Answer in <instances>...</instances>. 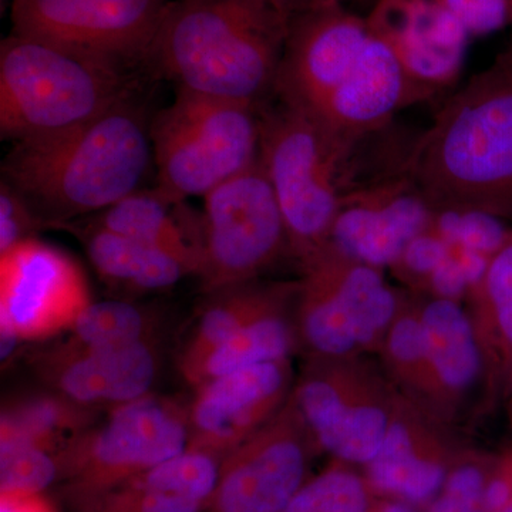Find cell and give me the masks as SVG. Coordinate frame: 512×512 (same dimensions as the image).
Segmentation results:
<instances>
[{
  "label": "cell",
  "instance_id": "cell-1",
  "mask_svg": "<svg viewBox=\"0 0 512 512\" xmlns=\"http://www.w3.org/2000/svg\"><path fill=\"white\" fill-rule=\"evenodd\" d=\"M404 173L439 210L512 225V60L501 53L446 101L410 146Z\"/></svg>",
  "mask_w": 512,
  "mask_h": 512
},
{
  "label": "cell",
  "instance_id": "cell-2",
  "mask_svg": "<svg viewBox=\"0 0 512 512\" xmlns=\"http://www.w3.org/2000/svg\"><path fill=\"white\" fill-rule=\"evenodd\" d=\"M293 19L281 0H171L148 60L178 89L264 104Z\"/></svg>",
  "mask_w": 512,
  "mask_h": 512
},
{
  "label": "cell",
  "instance_id": "cell-3",
  "mask_svg": "<svg viewBox=\"0 0 512 512\" xmlns=\"http://www.w3.org/2000/svg\"><path fill=\"white\" fill-rule=\"evenodd\" d=\"M151 161V126L130 99L66 133L13 143L2 173L43 224H60L140 190Z\"/></svg>",
  "mask_w": 512,
  "mask_h": 512
},
{
  "label": "cell",
  "instance_id": "cell-4",
  "mask_svg": "<svg viewBox=\"0 0 512 512\" xmlns=\"http://www.w3.org/2000/svg\"><path fill=\"white\" fill-rule=\"evenodd\" d=\"M124 66L12 32L0 46V134L43 140L96 120L131 99Z\"/></svg>",
  "mask_w": 512,
  "mask_h": 512
},
{
  "label": "cell",
  "instance_id": "cell-5",
  "mask_svg": "<svg viewBox=\"0 0 512 512\" xmlns=\"http://www.w3.org/2000/svg\"><path fill=\"white\" fill-rule=\"evenodd\" d=\"M357 141L282 101L262 104L258 160L284 217L288 251L299 265L328 244L340 201L355 190Z\"/></svg>",
  "mask_w": 512,
  "mask_h": 512
},
{
  "label": "cell",
  "instance_id": "cell-6",
  "mask_svg": "<svg viewBox=\"0 0 512 512\" xmlns=\"http://www.w3.org/2000/svg\"><path fill=\"white\" fill-rule=\"evenodd\" d=\"M262 104L178 89L151 124L154 190L170 204L204 198L254 165L261 144Z\"/></svg>",
  "mask_w": 512,
  "mask_h": 512
},
{
  "label": "cell",
  "instance_id": "cell-7",
  "mask_svg": "<svg viewBox=\"0 0 512 512\" xmlns=\"http://www.w3.org/2000/svg\"><path fill=\"white\" fill-rule=\"evenodd\" d=\"M301 269L295 325L299 346L309 359H349L379 352L404 299L383 271L330 244Z\"/></svg>",
  "mask_w": 512,
  "mask_h": 512
},
{
  "label": "cell",
  "instance_id": "cell-8",
  "mask_svg": "<svg viewBox=\"0 0 512 512\" xmlns=\"http://www.w3.org/2000/svg\"><path fill=\"white\" fill-rule=\"evenodd\" d=\"M188 407L148 393L113 407L106 420L70 437L57 451L60 494L67 507L184 453Z\"/></svg>",
  "mask_w": 512,
  "mask_h": 512
},
{
  "label": "cell",
  "instance_id": "cell-9",
  "mask_svg": "<svg viewBox=\"0 0 512 512\" xmlns=\"http://www.w3.org/2000/svg\"><path fill=\"white\" fill-rule=\"evenodd\" d=\"M292 394L319 451L365 467L383 446L400 390L362 356L309 359Z\"/></svg>",
  "mask_w": 512,
  "mask_h": 512
},
{
  "label": "cell",
  "instance_id": "cell-10",
  "mask_svg": "<svg viewBox=\"0 0 512 512\" xmlns=\"http://www.w3.org/2000/svg\"><path fill=\"white\" fill-rule=\"evenodd\" d=\"M201 286L215 293L256 281L282 252L288 237L281 208L259 160L204 198Z\"/></svg>",
  "mask_w": 512,
  "mask_h": 512
},
{
  "label": "cell",
  "instance_id": "cell-11",
  "mask_svg": "<svg viewBox=\"0 0 512 512\" xmlns=\"http://www.w3.org/2000/svg\"><path fill=\"white\" fill-rule=\"evenodd\" d=\"M319 451L298 404L285 406L222 458L214 490L200 512H282L308 480Z\"/></svg>",
  "mask_w": 512,
  "mask_h": 512
},
{
  "label": "cell",
  "instance_id": "cell-12",
  "mask_svg": "<svg viewBox=\"0 0 512 512\" xmlns=\"http://www.w3.org/2000/svg\"><path fill=\"white\" fill-rule=\"evenodd\" d=\"M171 0H13V32L121 66L150 59Z\"/></svg>",
  "mask_w": 512,
  "mask_h": 512
},
{
  "label": "cell",
  "instance_id": "cell-13",
  "mask_svg": "<svg viewBox=\"0 0 512 512\" xmlns=\"http://www.w3.org/2000/svg\"><path fill=\"white\" fill-rule=\"evenodd\" d=\"M90 302L82 272L63 252L30 238L0 254L2 339L52 338Z\"/></svg>",
  "mask_w": 512,
  "mask_h": 512
},
{
  "label": "cell",
  "instance_id": "cell-14",
  "mask_svg": "<svg viewBox=\"0 0 512 512\" xmlns=\"http://www.w3.org/2000/svg\"><path fill=\"white\" fill-rule=\"evenodd\" d=\"M417 299L426 348L420 407L454 429L464 410L487 403L498 390L466 306L433 296Z\"/></svg>",
  "mask_w": 512,
  "mask_h": 512
},
{
  "label": "cell",
  "instance_id": "cell-15",
  "mask_svg": "<svg viewBox=\"0 0 512 512\" xmlns=\"http://www.w3.org/2000/svg\"><path fill=\"white\" fill-rule=\"evenodd\" d=\"M370 37L369 23L345 6L293 19L275 96L315 116L352 72Z\"/></svg>",
  "mask_w": 512,
  "mask_h": 512
},
{
  "label": "cell",
  "instance_id": "cell-16",
  "mask_svg": "<svg viewBox=\"0 0 512 512\" xmlns=\"http://www.w3.org/2000/svg\"><path fill=\"white\" fill-rule=\"evenodd\" d=\"M436 208L406 173L348 192L340 201L328 244L384 271L429 231Z\"/></svg>",
  "mask_w": 512,
  "mask_h": 512
},
{
  "label": "cell",
  "instance_id": "cell-17",
  "mask_svg": "<svg viewBox=\"0 0 512 512\" xmlns=\"http://www.w3.org/2000/svg\"><path fill=\"white\" fill-rule=\"evenodd\" d=\"M466 451L453 429L400 392L383 446L362 473L376 497L427 507Z\"/></svg>",
  "mask_w": 512,
  "mask_h": 512
},
{
  "label": "cell",
  "instance_id": "cell-18",
  "mask_svg": "<svg viewBox=\"0 0 512 512\" xmlns=\"http://www.w3.org/2000/svg\"><path fill=\"white\" fill-rule=\"evenodd\" d=\"M293 386L291 359L245 367L204 384L188 407V448L224 458L285 406Z\"/></svg>",
  "mask_w": 512,
  "mask_h": 512
},
{
  "label": "cell",
  "instance_id": "cell-19",
  "mask_svg": "<svg viewBox=\"0 0 512 512\" xmlns=\"http://www.w3.org/2000/svg\"><path fill=\"white\" fill-rule=\"evenodd\" d=\"M366 20L392 49L421 100L460 76L470 35L436 0H376Z\"/></svg>",
  "mask_w": 512,
  "mask_h": 512
},
{
  "label": "cell",
  "instance_id": "cell-20",
  "mask_svg": "<svg viewBox=\"0 0 512 512\" xmlns=\"http://www.w3.org/2000/svg\"><path fill=\"white\" fill-rule=\"evenodd\" d=\"M35 365L64 399L87 409H113L150 393L158 373V353L153 339L106 348L64 340L37 356Z\"/></svg>",
  "mask_w": 512,
  "mask_h": 512
},
{
  "label": "cell",
  "instance_id": "cell-21",
  "mask_svg": "<svg viewBox=\"0 0 512 512\" xmlns=\"http://www.w3.org/2000/svg\"><path fill=\"white\" fill-rule=\"evenodd\" d=\"M420 101L392 49L370 30L352 72L312 117L339 137L356 141L389 127L397 111Z\"/></svg>",
  "mask_w": 512,
  "mask_h": 512
},
{
  "label": "cell",
  "instance_id": "cell-22",
  "mask_svg": "<svg viewBox=\"0 0 512 512\" xmlns=\"http://www.w3.org/2000/svg\"><path fill=\"white\" fill-rule=\"evenodd\" d=\"M222 458L187 450L116 487L69 508L70 512H200L214 490Z\"/></svg>",
  "mask_w": 512,
  "mask_h": 512
},
{
  "label": "cell",
  "instance_id": "cell-23",
  "mask_svg": "<svg viewBox=\"0 0 512 512\" xmlns=\"http://www.w3.org/2000/svg\"><path fill=\"white\" fill-rule=\"evenodd\" d=\"M299 282L252 281L211 293L212 299L181 353V375L256 320L295 306Z\"/></svg>",
  "mask_w": 512,
  "mask_h": 512
},
{
  "label": "cell",
  "instance_id": "cell-24",
  "mask_svg": "<svg viewBox=\"0 0 512 512\" xmlns=\"http://www.w3.org/2000/svg\"><path fill=\"white\" fill-rule=\"evenodd\" d=\"M498 394L512 377V239L491 259L466 299Z\"/></svg>",
  "mask_w": 512,
  "mask_h": 512
},
{
  "label": "cell",
  "instance_id": "cell-25",
  "mask_svg": "<svg viewBox=\"0 0 512 512\" xmlns=\"http://www.w3.org/2000/svg\"><path fill=\"white\" fill-rule=\"evenodd\" d=\"M86 249L104 279L136 291L170 288L185 275H191L190 269L173 255L100 225L87 232Z\"/></svg>",
  "mask_w": 512,
  "mask_h": 512
},
{
  "label": "cell",
  "instance_id": "cell-26",
  "mask_svg": "<svg viewBox=\"0 0 512 512\" xmlns=\"http://www.w3.org/2000/svg\"><path fill=\"white\" fill-rule=\"evenodd\" d=\"M295 306L272 313L242 329L184 375L195 390L229 373L261 363L291 359L298 349Z\"/></svg>",
  "mask_w": 512,
  "mask_h": 512
},
{
  "label": "cell",
  "instance_id": "cell-27",
  "mask_svg": "<svg viewBox=\"0 0 512 512\" xmlns=\"http://www.w3.org/2000/svg\"><path fill=\"white\" fill-rule=\"evenodd\" d=\"M171 207L173 204L165 201L156 190H138L103 211L97 225L147 247L167 252L183 262L191 274L197 275L200 252L174 220Z\"/></svg>",
  "mask_w": 512,
  "mask_h": 512
},
{
  "label": "cell",
  "instance_id": "cell-28",
  "mask_svg": "<svg viewBox=\"0 0 512 512\" xmlns=\"http://www.w3.org/2000/svg\"><path fill=\"white\" fill-rule=\"evenodd\" d=\"M154 323L140 306L124 301L90 302L69 329V342L86 348L124 346L153 339Z\"/></svg>",
  "mask_w": 512,
  "mask_h": 512
},
{
  "label": "cell",
  "instance_id": "cell-29",
  "mask_svg": "<svg viewBox=\"0 0 512 512\" xmlns=\"http://www.w3.org/2000/svg\"><path fill=\"white\" fill-rule=\"evenodd\" d=\"M357 467L332 460L293 495L282 512H369L376 495Z\"/></svg>",
  "mask_w": 512,
  "mask_h": 512
},
{
  "label": "cell",
  "instance_id": "cell-30",
  "mask_svg": "<svg viewBox=\"0 0 512 512\" xmlns=\"http://www.w3.org/2000/svg\"><path fill=\"white\" fill-rule=\"evenodd\" d=\"M497 457L467 450L451 468L426 512H487L485 497Z\"/></svg>",
  "mask_w": 512,
  "mask_h": 512
},
{
  "label": "cell",
  "instance_id": "cell-31",
  "mask_svg": "<svg viewBox=\"0 0 512 512\" xmlns=\"http://www.w3.org/2000/svg\"><path fill=\"white\" fill-rule=\"evenodd\" d=\"M431 228L457 245L493 259L512 239V225L494 215L480 211H436Z\"/></svg>",
  "mask_w": 512,
  "mask_h": 512
},
{
  "label": "cell",
  "instance_id": "cell-32",
  "mask_svg": "<svg viewBox=\"0 0 512 512\" xmlns=\"http://www.w3.org/2000/svg\"><path fill=\"white\" fill-rule=\"evenodd\" d=\"M59 483L57 453L39 447L0 450V493L45 494Z\"/></svg>",
  "mask_w": 512,
  "mask_h": 512
},
{
  "label": "cell",
  "instance_id": "cell-33",
  "mask_svg": "<svg viewBox=\"0 0 512 512\" xmlns=\"http://www.w3.org/2000/svg\"><path fill=\"white\" fill-rule=\"evenodd\" d=\"M447 252L446 239L430 228L407 245L392 269L400 279L420 293L437 266L446 258Z\"/></svg>",
  "mask_w": 512,
  "mask_h": 512
},
{
  "label": "cell",
  "instance_id": "cell-34",
  "mask_svg": "<svg viewBox=\"0 0 512 512\" xmlns=\"http://www.w3.org/2000/svg\"><path fill=\"white\" fill-rule=\"evenodd\" d=\"M39 225H43V222L39 220L25 198L12 185L2 180L0 184V254L32 238V232Z\"/></svg>",
  "mask_w": 512,
  "mask_h": 512
},
{
  "label": "cell",
  "instance_id": "cell-35",
  "mask_svg": "<svg viewBox=\"0 0 512 512\" xmlns=\"http://www.w3.org/2000/svg\"><path fill=\"white\" fill-rule=\"evenodd\" d=\"M466 29L468 35L485 36L510 23L508 0H436Z\"/></svg>",
  "mask_w": 512,
  "mask_h": 512
},
{
  "label": "cell",
  "instance_id": "cell-36",
  "mask_svg": "<svg viewBox=\"0 0 512 512\" xmlns=\"http://www.w3.org/2000/svg\"><path fill=\"white\" fill-rule=\"evenodd\" d=\"M0 512H57L45 494L0 493Z\"/></svg>",
  "mask_w": 512,
  "mask_h": 512
},
{
  "label": "cell",
  "instance_id": "cell-37",
  "mask_svg": "<svg viewBox=\"0 0 512 512\" xmlns=\"http://www.w3.org/2000/svg\"><path fill=\"white\" fill-rule=\"evenodd\" d=\"M495 484L500 495V512H512V447L498 454Z\"/></svg>",
  "mask_w": 512,
  "mask_h": 512
},
{
  "label": "cell",
  "instance_id": "cell-38",
  "mask_svg": "<svg viewBox=\"0 0 512 512\" xmlns=\"http://www.w3.org/2000/svg\"><path fill=\"white\" fill-rule=\"evenodd\" d=\"M282 3L291 10L293 16L303 15V13L313 12V10L330 8V6H345L348 0H281Z\"/></svg>",
  "mask_w": 512,
  "mask_h": 512
},
{
  "label": "cell",
  "instance_id": "cell-39",
  "mask_svg": "<svg viewBox=\"0 0 512 512\" xmlns=\"http://www.w3.org/2000/svg\"><path fill=\"white\" fill-rule=\"evenodd\" d=\"M369 512H416L414 507L404 504L402 501L390 500V498L376 497Z\"/></svg>",
  "mask_w": 512,
  "mask_h": 512
},
{
  "label": "cell",
  "instance_id": "cell-40",
  "mask_svg": "<svg viewBox=\"0 0 512 512\" xmlns=\"http://www.w3.org/2000/svg\"><path fill=\"white\" fill-rule=\"evenodd\" d=\"M503 397L505 399V407H507L508 423L512 430V377L507 386H505Z\"/></svg>",
  "mask_w": 512,
  "mask_h": 512
},
{
  "label": "cell",
  "instance_id": "cell-41",
  "mask_svg": "<svg viewBox=\"0 0 512 512\" xmlns=\"http://www.w3.org/2000/svg\"><path fill=\"white\" fill-rule=\"evenodd\" d=\"M508 8H510V23H512V0H508Z\"/></svg>",
  "mask_w": 512,
  "mask_h": 512
},
{
  "label": "cell",
  "instance_id": "cell-42",
  "mask_svg": "<svg viewBox=\"0 0 512 512\" xmlns=\"http://www.w3.org/2000/svg\"><path fill=\"white\" fill-rule=\"evenodd\" d=\"M507 52H508V55H510L511 60H512V46L510 47V49L507 50Z\"/></svg>",
  "mask_w": 512,
  "mask_h": 512
}]
</instances>
